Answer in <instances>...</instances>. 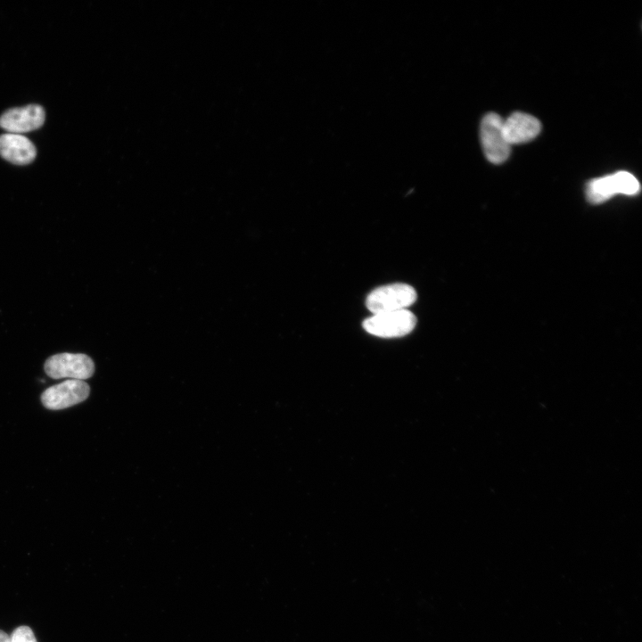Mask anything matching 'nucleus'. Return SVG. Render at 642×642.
Listing matches in <instances>:
<instances>
[{
    "instance_id": "1",
    "label": "nucleus",
    "mask_w": 642,
    "mask_h": 642,
    "mask_svg": "<svg viewBox=\"0 0 642 642\" xmlns=\"http://www.w3.org/2000/svg\"><path fill=\"white\" fill-rule=\"evenodd\" d=\"M417 298L414 287L402 283L383 285L373 290L366 299L367 309L374 314L407 309Z\"/></svg>"
},
{
    "instance_id": "2",
    "label": "nucleus",
    "mask_w": 642,
    "mask_h": 642,
    "mask_svg": "<svg viewBox=\"0 0 642 642\" xmlns=\"http://www.w3.org/2000/svg\"><path fill=\"white\" fill-rule=\"evenodd\" d=\"M639 191L637 178L627 171L590 180L586 187V196L593 204L602 203L617 193L634 195Z\"/></svg>"
},
{
    "instance_id": "3",
    "label": "nucleus",
    "mask_w": 642,
    "mask_h": 642,
    "mask_svg": "<svg viewBox=\"0 0 642 642\" xmlns=\"http://www.w3.org/2000/svg\"><path fill=\"white\" fill-rule=\"evenodd\" d=\"M416 325V316L408 309L379 313L363 321L368 333L382 338H397L410 333Z\"/></svg>"
},
{
    "instance_id": "4",
    "label": "nucleus",
    "mask_w": 642,
    "mask_h": 642,
    "mask_svg": "<svg viewBox=\"0 0 642 642\" xmlns=\"http://www.w3.org/2000/svg\"><path fill=\"white\" fill-rule=\"evenodd\" d=\"M44 369L53 379L69 377L83 381L94 374L95 364L87 355L64 352L48 358L45 362Z\"/></svg>"
},
{
    "instance_id": "5",
    "label": "nucleus",
    "mask_w": 642,
    "mask_h": 642,
    "mask_svg": "<svg viewBox=\"0 0 642 642\" xmlns=\"http://www.w3.org/2000/svg\"><path fill=\"white\" fill-rule=\"evenodd\" d=\"M480 136L485 157L494 164L504 162L510 154L508 144L503 131V119L494 112L486 114L480 128Z\"/></svg>"
},
{
    "instance_id": "6",
    "label": "nucleus",
    "mask_w": 642,
    "mask_h": 642,
    "mask_svg": "<svg viewBox=\"0 0 642 642\" xmlns=\"http://www.w3.org/2000/svg\"><path fill=\"white\" fill-rule=\"evenodd\" d=\"M89 393L90 388L86 382L69 379L44 391L41 401L48 409L60 410L86 400Z\"/></svg>"
},
{
    "instance_id": "7",
    "label": "nucleus",
    "mask_w": 642,
    "mask_h": 642,
    "mask_svg": "<svg viewBox=\"0 0 642 642\" xmlns=\"http://www.w3.org/2000/svg\"><path fill=\"white\" fill-rule=\"evenodd\" d=\"M45 121V111L37 104L13 108L0 117V127L8 133H27L40 128Z\"/></svg>"
},
{
    "instance_id": "8",
    "label": "nucleus",
    "mask_w": 642,
    "mask_h": 642,
    "mask_svg": "<svg viewBox=\"0 0 642 642\" xmlns=\"http://www.w3.org/2000/svg\"><path fill=\"white\" fill-rule=\"evenodd\" d=\"M541 130L539 120L524 112H514L503 120V131L508 144H523L534 139Z\"/></svg>"
},
{
    "instance_id": "9",
    "label": "nucleus",
    "mask_w": 642,
    "mask_h": 642,
    "mask_svg": "<svg viewBox=\"0 0 642 642\" xmlns=\"http://www.w3.org/2000/svg\"><path fill=\"white\" fill-rule=\"evenodd\" d=\"M0 155L13 164L25 165L34 160L37 150L26 136L6 133L0 136Z\"/></svg>"
},
{
    "instance_id": "10",
    "label": "nucleus",
    "mask_w": 642,
    "mask_h": 642,
    "mask_svg": "<svg viewBox=\"0 0 642 642\" xmlns=\"http://www.w3.org/2000/svg\"><path fill=\"white\" fill-rule=\"evenodd\" d=\"M9 642H37L34 632L28 626L16 628L9 636Z\"/></svg>"
},
{
    "instance_id": "11",
    "label": "nucleus",
    "mask_w": 642,
    "mask_h": 642,
    "mask_svg": "<svg viewBox=\"0 0 642 642\" xmlns=\"http://www.w3.org/2000/svg\"><path fill=\"white\" fill-rule=\"evenodd\" d=\"M0 642H9V636L3 630H0Z\"/></svg>"
}]
</instances>
